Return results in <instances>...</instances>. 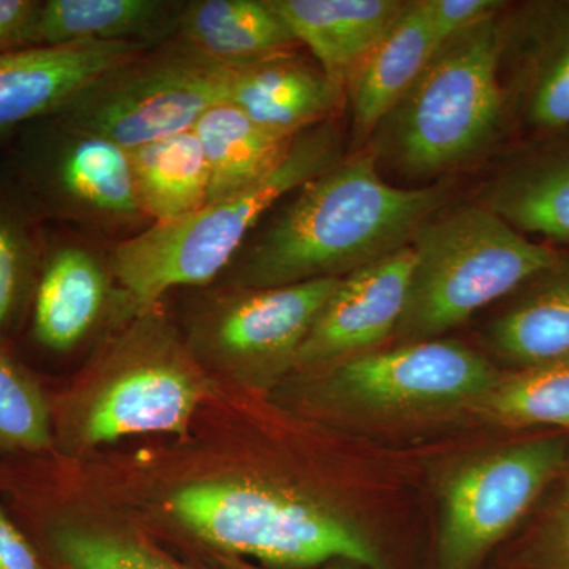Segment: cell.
<instances>
[{"mask_svg": "<svg viewBox=\"0 0 569 569\" xmlns=\"http://www.w3.org/2000/svg\"><path fill=\"white\" fill-rule=\"evenodd\" d=\"M134 41H82L0 54V132L63 111L100 78L151 51Z\"/></svg>", "mask_w": 569, "mask_h": 569, "instance_id": "obj_12", "label": "cell"}, {"mask_svg": "<svg viewBox=\"0 0 569 569\" xmlns=\"http://www.w3.org/2000/svg\"><path fill=\"white\" fill-rule=\"evenodd\" d=\"M182 3L162 0H50L40 3L29 48L82 41H134L156 47L178 31Z\"/></svg>", "mask_w": 569, "mask_h": 569, "instance_id": "obj_19", "label": "cell"}, {"mask_svg": "<svg viewBox=\"0 0 569 569\" xmlns=\"http://www.w3.org/2000/svg\"><path fill=\"white\" fill-rule=\"evenodd\" d=\"M477 203L519 233L569 244V140L512 160L482 187Z\"/></svg>", "mask_w": 569, "mask_h": 569, "instance_id": "obj_17", "label": "cell"}, {"mask_svg": "<svg viewBox=\"0 0 569 569\" xmlns=\"http://www.w3.org/2000/svg\"><path fill=\"white\" fill-rule=\"evenodd\" d=\"M568 466V440L542 437L459 463L440 489L438 569H477Z\"/></svg>", "mask_w": 569, "mask_h": 569, "instance_id": "obj_8", "label": "cell"}, {"mask_svg": "<svg viewBox=\"0 0 569 569\" xmlns=\"http://www.w3.org/2000/svg\"><path fill=\"white\" fill-rule=\"evenodd\" d=\"M426 6L437 48L508 9L503 0H426Z\"/></svg>", "mask_w": 569, "mask_h": 569, "instance_id": "obj_28", "label": "cell"}, {"mask_svg": "<svg viewBox=\"0 0 569 569\" xmlns=\"http://www.w3.org/2000/svg\"><path fill=\"white\" fill-rule=\"evenodd\" d=\"M129 153L141 212L156 223L174 222L208 204V162L193 130L149 142Z\"/></svg>", "mask_w": 569, "mask_h": 569, "instance_id": "obj_23", "label": "cell"}, {"mask_svg": "<svg viewBox=\"0 0 569 569\" xmlns=\"http://www.w3.org/2000/svg\"><path fill=\"white\" fill-rule=\"evenodd\" d=\"M508 10V9H507ZM498 18L508 108L539 132L569 130V0H539Z\"/></svg>", "mask_w": 569, "mask_h": 569, "instance_id": "obj_10", "label": "cell"}, {"mask_svg": "<svg viewBox=\"0 0 569 569\" xmlns=\"http://www.w3.org/2000/svg\"><path fill=\"white\" fill-rule=\"evenodd\" d=\"M343 96L320 67L287 52L231 69L227 103L263 129L293 138L328 122Z\"/></svg>", "mask_w": 569, "mask_h": 569, "instance_id": "obj_14", "label": "cell"}, {"mask_svg": "<svg viewBox=\"0 0 569 569\" xmlns=\"http://www.w3.org/2000/svg\"><path fill=\"white\" fill-rule=\"evenodd\" d=\"M0 569H47L24 535L0 508Z\"/></svg>", "mask_w": 569, "mask_h": 569, "instance_id": "obj_32", "label": "cell"}, {"mask_svg": "<svg viewBox=\"0 0 569 569\" xmlns=\"http://www.w3.org/2000/svg\"><path fill=\"white\" fill-rule=\"evenodd\" d=\"M437 51L426 0H411L347 86L353 134L369 140Z\"/></svg>", "mask_w": 569, "mask_h": 569, "instance_id": "obj_16", "label": "cell"}, {"mask_svg": "<svg viewBox=\"0 0 569 569\" xmlns=\"http://www.w3.org/2000/svg\"><path fill=\"white\" fill-rule=\"evenodd\" d=\"M346 561H337L336 565H332V567H329L328 569H350L346 567ZM239 569H269V568H260V567H252V565H239Z\"/></svg>", "mask_w": 569, "mask_h": 569, "instance_id": "obj_33", "label": "cell"}, {"mask_svg": "<svg viewBox=\"0 0 569 569\" xmlns=\"http://www.w3.org/2000/svg\"><path fill=\"white\" fill-rule=\"evenodd\" d=\"M24 268L22 242L9 223L0 222V329L10 320Z\"/></svg>", "mask_w": 569, "mask_h": 569, "instance_id": "obj_30", "label": "cell"}, {"mask_svg": "<svg viewBox=\"0 0 569 569\" xmlns=\"http://www.w3.org/2000/svg\"><path fill=\"white\" fill-rule=\"evenodd\" d=\"M176 33L190 50L230 69L295 52L299 44L271 0L186 3Z\"/></svg>", "mask_w": 569, "mask_h": 569, "instance_id": "obj_18", "label": "cell"}, {"mask_svg": "<svg viewBox=\"0 0 569 569\" xmlns=\"http://www.w3.org/2000/svg\"><path fill=\"white\" fill-rule=\"evenodd\" d=\"M498 18L437 48L373 132L376 159L430 179L478 159L496 141L507 119Z\"/></svg>", "mask_w": 569, "mask_h": 569, "instance_id": "obj_2", "label": "cell"}, {"mask_svg": "<svg viewBox=\"0 0 569 569\" xmlns=\"http://www.w3.org/2000/svg\"><path fill=\"white\" fill-rule=\"evenodd\" d=\"M531 561L538 569H569V478L539 530Z\"/></svg>", "mask_w": 569, "mask_h": 569, "instance_id": "obj_29", "label": "cell"}, {"mask_svg": "<svg viewBox=\"0 0 569 569\" xmlns=\"http://www.w3.org/2000/svg\"><path fill=\"white\" fill-rule=\"evenodd\" d=\"M107 290V276L91 253L66 247L52 254L37 291V340L56 351L80 343L102 312Z\"/></svg>", "mask_w": 569, "mask_h": 569, "instance_id": "obj_22", "label": "cell"}, {"mask_svg": "<svg viewBox=\"0 0 569 569\" xmlns=\"http://www.w3.org/2000/svg\"><path fill=\"white\" fill-rule=\"evenodd\" d=\"M411 268L413 249L407 246L342 277L302 343L296 369L332 367L391 339L406 310Z\"/></svg>", "mask_w": 569, "mask_h": 569, "instance_id": "obj_11", "label": "cell"}, {"mask_svg": "<svg viewBox=\"0 0 569 569\" xmlns=\"http://www.w3.org/2000/svg\"><path fill=\"white\" fill-rule=\"evenodd\" d=\"M473 413L508 429L569 427V356L501 376Z\"/></svg>", "mask_w": 569, "mask_h": 569, "instance_id": "obj_24", "label": "cell"}, {"mask_svg": "<svg viewBox=\"0 0 569 569\" xmlns=\"http://www.w3.org/2000/svg\"><path fill=\"white\" fill-rule=\"evenodd\" d=\"M176 519L213 548L269 569L361 565L381 569L365 531L328 505L254 479H216L176 490Z\"/></svg>", "mask_w": 569, "mask_h": 569, "instance_id": "obj_5", "label": "cell"}, {"mask_svg": "<svg viewBox=\"0 0 569 569\" xmlns=\"http://www.w3.org/2000/svg\"><path fill=\"white\" fill-rule=\"evenodd\" d=\"M148 351L112 377L96 396L84 422L88 445L149 432H183L200 402V385L179 359Z\"/></svg>", "mask_w": 569, "mask_h": 569, "instance_id": "obj_13", "label": "cell"}, {"mask_svg": "<svg viewBox=\"0 0 569 569\" xmlns=\"http://www.w3.org/2000/svg\"><path fill=\"white\" fill-rule=\"evenodd\" d=\"M51 418L39 385L0 353V448L37 452L50 447Z\"/></svg>", "mask_w": 569, "mask_h": 569, "instance_id": "obj_26", "label": "cell"}, {"mask_svg": "<svg viewBox=\"0 0 569 569\" xmlns=\"http://www.w3.org/2000/svg\"><path fill=\"white\" fill-rule=\"evenodd\" d=\"M59 179L67 193L96 211L121 217L141 212L130 153L116 142L80 134L63 153Z\"/></svg>", "mask_w": 569, "mask_h": 569, "instance_id": "obj_25", "label": "cell"}, {"mask_svg": "<svg viewBox=\"0 0 569 569\" xmlns=\"http://www.w3.org/2000/svg\"><path fill=\"white\" fill-rule=\"evenodd\" d=\"M501 373L456 340H422L373 350L329 367L323 396L337 410L376 421H406L470 410Z\"/></svg>", "mask_w": 569, "mask_h": 569, "instance_id": "obj_7", "label": "cell"}, {"mask_svg": "<svg viewBox=\"0 0 569 569\" xmlns=\"http://www.w3.org/2000/svg\"><path fill=\"white\" fill-rule=\"evenodd\" d=\"M299 44L347 91L369 52L395 26L403 0H271Z\"/></svg>", "mask_w": 569, "mask_h": 569, "instance_id": "obj_15", "label": "cell"}, {"mask_svg": "<svg viewBox=\"0 0 569 569\" xmlns=\"http://www.w3.org/2000/svg\"><path fill=\"white\" fill-rule=\"evenodd\" d=\"M410 246L413 268L397 343L441 339L567 260L479 203L433 213Z\"/></svg>", "mask_w": 569, "mask_h": 569, "instance_id": "obj_3", "label": "cell"}, {"mask_svg": "<svg viewBox=\"0 0 569 569\" xmlns=\"http://www.w3.org/2000/svg\"><path fill=\"white\" fill-rule=\"evenodd\" d=\"M527 284L488 332L493 353L516 369L569 356V258Z\"/></svg>", "mask_w": 569, "mask_h": 569, "instance_id": "obj_21", "label": "cell"}, {"mask_svg": "<svg viewBox=\"0 0 569 569\" xmlns=\"http://www.w3.org/2000/svg\"><path fill=\"white\" fill-rule=\"evenodd\" d=\"M567 470H569V440H568V466H567Z\"/></svg>", "mask_w": 569, "mask_h": 569, "instance_id": "obj_34", "label": "cell"}, {"mask_svg": "<svg viewBox=\"0 0 569 569\" xmlns=\"http://www.w3.org/2000/svg\"><path fill=\"white\" fill-rule=\"evenodd\" d=\"M331 122L296 134L279 167L244 192L183 219L153 223L112 252V269L134 306L148 309L178 287L203 284L227 268L264 213L343 159Z\"/></svg>", "mask_w": 569, "mask_h": 569, "instance_id": "obj_4", "label": "cell"}, {"mask_svg": "<svg viewBox=\"0 0 569 569\" xmlns=\"http://www.w3.org/2000/svg\"><path fill=\"white\" fill-rule=\"evenodd\" d=\"M39 2L0 0V54L29 48V32Z\"/></svg>", "mask_w": 569, "mask_h": 569, "instance_id": "obj_31", "label": "cell"}, {"mask_svg": "<svg viewBox=\"0 0 569 569\" xmlns=\"http://www.w3.org/2000/svg\"><path fill=\"white\" fill-rule=\"evenodd\" d=\"M230 78V67L179 43L110 71L63 112L78 133L132 151L193 130L204 112L228 102Z\"/></svg>", "mask_w": 569, "mask_h": 569, "instance_id": "obj_6", "label": "cell"}, {"mask_svg": "<svg viewBox=\"0 0 569 569\" xmlns=\"http://www.w3.org/2000/svg\"><path fill=\"white\" fill-rule=\"evenodd\" d=\"M52 546L67 569H181L111 531L63 526L52 533Z\"/></svg>", "mask_w": 569, "mask_h": 569, "instance_id": "obj_27", "label": "cell"}, {"mask_svg": "<svg viewBox=\"0 0 569 569\" xmlns=\"http://www.w3.org/2000/svg\"><path fill=\"white\" fill-rule=\"evenodd\" d=\"M193 132L208 162V204L244 192L271 174L295 140L263 129L231 103L204 112Z\"/></svg>", "mask_w": 569, "mask_h": 569, "instance_id": "obj_20", "label": "cell"}, {"mask_svg": "<svg viewBox=\"0 0 569 569\" xmlns=\"http://www.w3.org/2000/svg\"><path fill=\"white\" fill-rule=\"evenodd\" d=\"M339 280L247 288L198 326V343L239 380L266 387L295 369L299 350Z\"/></svg>", "mask_w": 569, "mask_h": 569, "instance_id": "obj_9", "label": "cell"}, {"mask_svg": "<svg viewBox=\"0 0 569 569\" xmlns=\"http://www.w3.org/2000/svg\"><path fill=\"white\" fill-rule=\"evenodd\" d=\"M447 200L443 186H392L372 151L356 153L296 190L247 250L239 282L272 288L342 279L410 246Z\"/></svg>", "mask_w": 569, "mask_h": 569, "instance_id": "obj_1", "label": "cell"}]
</instances>
